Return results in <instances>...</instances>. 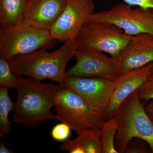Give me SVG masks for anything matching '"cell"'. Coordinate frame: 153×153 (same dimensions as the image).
I'll return each instance as SVG.
<instances>
[{
	"mask_svg": "<svg viewBox=\"0 0 153 153\" xmlns=\"http://www.w3.org/2000/svg\"><path fill=\"white\" fill-rule=\"evenodd\" d=\"M18 76L17 99L12 122L32 129L44 121L57 120L51 108L55 105V94L60 85L43 83L29 76Z\"/></svg>",
	"mask_w": 153,
	"mask_h": 153,
	"instance_id": "1",
	"label": "cell"
},
{
	"mask_svg": "<svg viewBox=\"0 0 153 153\" xmlns=\"http://www.w3.org/2000/svg\"><path fill=\"white\" fill-rule=\"evenodd\" d=\"M76 49L75 38H73L53 52L38 49L17 55L9 63L17 75L29 76L40 81L49 79L63 85L66 78V65L74 57Z\"/></svg>",
	"mask_w": 153,
	"mask_h": 153,
	"instance_id": "2",
	"label": "cell"
},
{
	"mask_svg": "<svg viewBox=\"0 0 153 153\" xmlns=\"http://www.w3.org/2000/svg\"><path fill=\"white\" fill-rule=\"evenodd\" d=\"M115 115L118 121L115 146L119 153H124L130 141L135 137L145 141L153 153V122L146 112L137 91L122 103Z\"/></svg>",
	"mask_w": 153,
	"mask_h": 153,
	"instance_id": "3",
	"label": "cell"
},
{
	"mask_svg": "<svg viewBox=\"0 0 153 153\" xmlns=\"http://www.w3.org/2000/svg\"><path fill=\"white\" fill-rule=\"evenodd\" d=\"M54 107L57 120L68 125L77 134L100 129L105 121L78 94L63 85H60L56 91Z\"/></svg>",
	"mask_w": 153,
	"mask_h": 153,
	"instance_id": "4",
	"label": "cell"
},
{
	"mask_svg": "<svg viewBox=\"0 0 153 153\" xmlns=\"http://www.w3.org/2000/svg\"><path fill=\"white\" fill-rule=\"evenodd\" d=\"M50 31L37 29L25 22L0 29V57L10 61L17 55L55 46Z\"/></svg>",
	"mask_w": 153,
	"mask_h": 153,
	"instance_id": "5",
	"label": "cell"
},
{
	"mask_svg": "<svg viewBox=\"0 0 153 153\" xmlns=\"http://www.w3.org/2000/svg\"><path fill=\"white\" fill-rule=\"evenodd\" d=\"M133 36L112 24L88 21L79 30L75 41L77 49H96L117 57Z\"/></svg>",
	"mask_w": 153,
	"mask_h": 153,
	"instance_id": "6",
	"label": "cell"
},
{
	"mask_svg": "<svg viewBox=\"0 0 153 153\" xmlns=\"http://www.w3.org/2000/svg\"><path fill=\"white\" fill-rule=\"evenodd\" d=\"M88 21L112 24L130 36L143 33L153 35V10L139 7L134 9L125 3L94 13Z\"/></svg>",
	"mask_w": 153,
	"mask_h": 153,
	"instance_id": "7",
	"label": "cell"
},
{
	"mask_svg": "<svg viewBox=\"0 0 153 153\" xmlns=\"http://www.w3.org/2000/svg\"><path fill=\"white\" fill-rule=\"evenodd\" d=\"M74 57L76 63L66 71V77H99L116 81L122 74L118 57H109L96 49L79 48Z\"/></svg>",
	"mask_w": 153,
	"mask_h": 153,
	"instance_id": "8",
	"label": "cell"
},
{
	"mask_svg": "<svg viewBox=\"0 0 153 153\" xmlns=\"http://www.w3.org/2000/svg\"><path fill=\"white\" fill-rule=\"evenodd\" d=\"M116 81L102 77L70 76L66 77L63 85L78 94L105 120Z\"/></svg>",
	"mask_w": 153,
	"mask_h": 153,
	"instance_id": "9",
	"label": "cell"
},
{
	"mask_svg": "<svg viewBox=\"0 0 153 153\" xmlns=\"http://www.w3.org/2000/svg\"><path fill=\"white\" fill-rule=\"evenodd\" d=\"M95 9V0H66L61 15L49 31L51 36L63 44L76 38Z\"/></svg>",
	"mask_w": 153,
	"mask_h": 153,
	"instance_id": "10",
	"label": "cell"
},
{
	"mask_svg": "<svg viewBox=\"0 0 153 153\" xmlns=\"http://www.w3.org/2000/svg\"><path fill=\"white\" fill-rule=\"evenodd\" d=\"M153 68L152 62L140 68L123 72L117 80L106 120L114 116L125 100L147 81L152 75Z\"/></svg>",
	"mask_w": 153,
	"mask_h": 153,
	"instance_id": "11",
	"label": "cell"
},
{
	"mask_svg": "<svg viewBox=\"0 0 153 153\" xmlns=\"http://www.w3.org/2000/svg\"><path fill=\"white\" fill-rule=\"evenodd\" d=\"M66 2V0H27L24 22L37 29L50 31Z\"/></svg>",
	"mask_w": 153,
	"mask_h": 153,
	"instance_id": "12",
	"label": "cell"
},
{
	"mask_svg": "<svg viewBox=\"0 0 153 153\" xmlns=\"http://www.w3.org/2000/svg\"><path fill=\"white\" fill-rule=\"evenodd\" d=\"M118 57L123 72L153 62V35L143 33L133 36Z\"/></svg>",
	"mask_w": 153,
	"mask_h": 153,
	"instance_id": "13",
	"label": "cell"
},
{
	"mask_svg": "<svg viewBox=\"0 0 153 153\" xmlns=\"http://www.w3.org/2000/svg\"><path fill=\"white\" fill-rule=\"evenodd\" d=\"M76 138L60 145V150L70 153H101L100 129L86 130L77 134Z\"/></svg>",
	"mask_w": 153,
	"mask_h": 153,
	"instance_id": "14",
	"label": "cell"
},
{
	"mask_svg": "<svg viewBox=\"0 0 153 153\" xmlns=\"http://www.w3.org/2000/svg\"><path fill=\"white\" fill-rule=\"evenodd\" d=\"M27 0H0V29L24 22Z\"/></svg>",
	"mask_w": 153,
	"mask_h": 153,
	"instance_id": "15",
	"label": "cell"
},
{
	"mask_svg": "<svg viewBox=\"0 0 153 153\" xmlns=\"http://www.w3.org/2000/svg\"><path fill=\"white\" fill-rule=\"evenodd\" d=\"M118 127L116 116L105 120L100 128L101 153H119L115 146V139Z\"/></svg>",
	"mask_w": 153,
	"mask_h": 153,
	"instance_id": "16",
	"label": "cell"
},
{
	"mask_svg": "<svg viewBox=\"0 0 153 153\" xmlns=\"http://www.w3.org/2000/svg\"><path fill=\"white\" fill-rule=\"evenodd\" d=\"M9 89L0 88V137L3 139L10 133L12 128L9 120V115L14 109L15 104L12 101L8 93Z\"/></svg>",
	"mask_w": 153,
	"mask_h": 153,
	"instance_id": "17",
	"label": "cell"
},
{
	"mask_svg": "<svg viewBox=\"0 0 153 153\" xmlns=\"http://www.w3.org/2000/svg\"><path fill=\"white\" fill-rule=\"evenodd\" d=\"M18 82V76L14 73L9 61L0 57V88H16Z\"/></svg>",
	"mask_w": 153,
	"mask_h": 153,
	"instance_id": "18",
	"label": "cell"
},
{
	"mask_svg": "<svg viewBox=\"0 0 153 153\" xmlns=\"http://www.w3.org/2000/svg\"><path fill=\"white\" fill-rule=\"evenodd\" d=\"M71 129L66 123L61 122L52 128L51 135L52 138L58 142H64L69 138L71 135Z\"/></svg>",
	"mask_w": 153,
	"mask_h": 153,
	"instance_id": "19",
	"label": "cell"
},
{
	"mask_svg": "<svg viewBox=\"0 0 153 153\" xmlns=\"http://www.w3.org/2000/svg\"><path fill=\"white\" fill-rule=\"evenodd\" d=\"M148 146H149L145 141L139 138H134L128 144L124 153H148Z\"/></svg>",
	"mask_w": 153,
	"mask_h": 153,
	"instance_id": "20",
	"label": "cell"
},
{
	"mask_svg": "<svg viewBox=\"0 0 153 153\" xmlns=\"http://www.w3.org/2000/svg\"><path fill=\"white\" fill-rule=\"evenodd\" d=\"M137 92L141 101L153 100V76L151 75L147 81L137 89Z\"/></svg>",
	"mask_w": 153,
	"mask_h": 153,
	"instance_id": "21",
	"label": "cell"
},
{
	"mask_svg": "<svg viewBox=\"0 0 153 153\" xmlns=\"http://www.w3.org/2000/svg\"><path fill=\"white\" fill-rule=\"evenodd\" d=\"M124 2L131 6H137L145 9L153 10V0H123Z\"/></svg>",
	"mask_w": 153,
	"mask_h": 153,
	"instance_id": "22",
	"label": "cell"
},
{
	"mask_svg": "<svg viewBox=\"0 0 153 153\" xmlns=\"http://www.w3.org/2000/svg\"><path fill=\"white\" fill-rule=\"evenodd\" d=\"M146 112L153 122V100L144 106Z\"/></svg>",
	"mask_w": 153,
	"mask_h": 153,
	"instance_id": "23",
	"label": "cell"
},
{
	"mask_svg": "<svg viewBox=\"0 0 153 153\" xmlns=\"http://www.w3.org/2000/svg\"><path fill=\"white\" fill-rule=\"evenodd\" d=\"M0 153H12L13 151L9 149L5 146L3 141L1 142L0 144Z\"/></svg>",
	"mask_w": 153,
	"mask_h": 153,
	"instance_id": "24",
	"label": "cell"
},
{
	"mask_svg": "<svg viewBox=\"0 0 153 153\" xmlns=\"http://www.w3.org/2000/svg\"><path fill=\"white\" fill-rule=\"evenodd\" d=\"M152 76H153V69H152Z\"/></svg>",
	"mask_w": 153,
	"mask_h": 153,
	"instance_id": "25",
	"label": "cell"
}]
</instances>
